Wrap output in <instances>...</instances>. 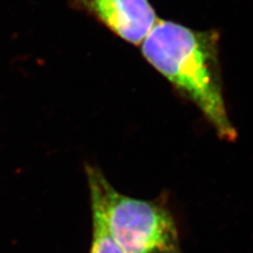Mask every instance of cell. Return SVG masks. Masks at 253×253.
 I'll use <instances>...</instances> for the list:
<instances>
[{
	"label": "cell",
	"instance_id": "6da1fadb",
	"mask_svg": "<svg viewBox=\"0 0 253 253\" xmlns=\"http://www.w3.org/2000/svg\"><path fill=\"white\" fill-rule=\"evenodd\" d=\"M219 34L197 31L171 20L158 19L140 43L144 58L199 108L218 135L234 140L221 89Z\"/></svg>",
	"mask_w": 253,
	"mask_h": 253
},
{
	"label": "cell",
	"instance_id": "7a4b0ae2",
	"mask_svg": "<svg viewBox=\"0 0 253 253\" xmlns=\"http://www.w3.org/2000/svg\"><path fill=\"white\" fill-rule=\"evenodd\" d=\"M86 177L110 234L126 253H181L175 220L164 206L118 192L93 166H86Z\"/></svg>",
	"mask_w": 253,
	"mask_h": 253
},
{
	"label": "cell",
	"instance_id": "3957f363",
	"mask_svg": "<svg viewBox=\"0 0 253 253\" xmlns=\"http://www.w3.org/2000/svg\"><path fill=\"white\" fill-rule=\"evenodd\" d=\"M123 41L140 45L158 18L149 0H72Z\"/></svg>",
	"mask_w": 253,
	"mask_h": 253
},
{
	"label": "cell",
	"instance_id": "277c9868",
	"mask_svg": "<svg viewBox=\"0 0 253 253\" xmlns=\"http://www.w3.org/2000/svg\"><path fill=\"white\" fill-rule=\"evenodd\" d=\"M91 196L92 206V243L90 253H126L110 234L100 204Z\"/></svg>",
	"mask_w": 253,
	"mask_h": 253
}]
</instances>
